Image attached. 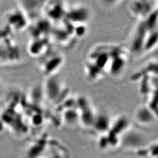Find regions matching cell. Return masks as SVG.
<instances>
[{
  "label": "cell",
  "mask_w": 158,
  "mask_h": 158,
  "mask_svg": "<svg viewBox=\"0 0 158 158\" xmlns=\"http://www.w3.org/2000/svg\"><path fill=\"white\" fill-rule=\"evenodd\" d=\"M135 118L138 123L143 124H149L153 123L154 119L157 120L156 117L153 115V113L149 108L141 107L138 108L136 112Z\"/></svg>",
  "instance_id": "cell-1"
}]
</instances>
